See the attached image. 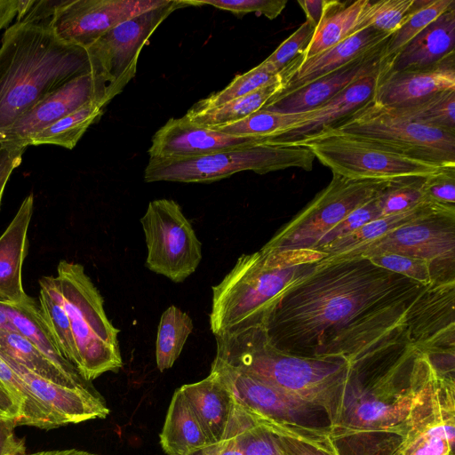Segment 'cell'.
I'll list each match as a JSON object with an SVG mask.
<instances>
[{
	"mask_svg": "<svg viewBox=\"0 0 455 455\" xmlns=\"http://www.w3.org/2000/svg\"><path fill=\"white\" fill-rule=\"evenodd\" d=\"M379 195L352 212L338 225L329 230L319 239L316 244L313 247V250L318 251L326 244L353 233L367 222L382 217L378 200Z\"/></svg>",
	"mask_w": 455,
	"mask_h": 455,
	"instance_id": "48",
	"label": "cell"
},
{
	"mask_svg": "<svg viewBox=\"0 0 455 455\" xmlns=\"http://www.w3.org/2000/svg\"><path fill=\"white\" fill-rule=\"evenodd\" d=\"M390 181L352 180L332 173L329 185L264 246L281 250L313 249L323 235L378 196Z\"/></svg>",
	"mask_w": 455,
	"mask_h": 455,
	"instance_id": "12",
	"label": "cell"
},
{
	"mask_svg": "<svg viewBox=\"0 0 455 455\" xmlns=\"http://www.w3.org/2000/svg\"><path fill=\"white\" fill-rule=\"evenodd\" d=\"M24 455H99L77 449L43 451Z\"/></svg>",
	"mask_w": 455,
	"mask_h": 455,
	"instance_id": "55",
	"label": "cell"
},
{
	"mask_svg": "<svg viewBox=\"0 0 455 455\" xmlns=\"http://www.w3.org/2000/svg\"><path fill=\"white\" fill-rule=\"evenodd\" d=\"M387 108L416 123L455 133V90L441 92L407 106Z\"/></svg>",
	"mask_w": 455,
	"mask_h": 455,
	"instance_id": "38",
	"label": "cell"
},
{
	"mask_svg": "<svg viewBox=\"0 0 455 455\" xmlns=\"http://www.w3.org/2000/svg\"><path fill=\"white\" fill-rule=\"evenodd\" d=\"M380 253L426 260L438 283L455 282V212H436L413 220L331 259Z\"/></svg>",
	"mask_w": 455,
	"mask_h": 455,
	"instance_id": "14",
	"label": "cell"
},
{
	"mask_svg": "<svg viewBox=\"0 0 455 455\" xmlns=\"http://www.w3.org/2000/svg\"><path fill=\"white\" fill-rule=\"evenodd\" d=\"M315 30V27L306 20L263 62L275 74H280L298 57L304 55Z\"/></svg>",
	"mask_w": 455,
	"mask_h": 455,
	"instance_id": "45",
	"label": "cell"
},
{
	"mask_svg": "<svg viewBox=\"0 0 455 455\" xmlns=\"http://www.w3.org/2000/svg\"><path fill=\"white\" fill-rule=\"evenodd\" d=\"M367 258L382 268L424 285L438 283L432 266L426 260L394 253H380Z\"/></svg>",
	"mask_w": 455,
	"mask_h": 455,
	"instance_id": "44",
	"label": "cell"
},
{
	"mask_svg": "<svg viewBox=\"0 0 455 455\" xmlns=\"http://www.w3.org/2000/svg\"><path fill=\"white\" fill-rule=\"evenodd\" d=\"M91 101L96 102L92 72L67 82L36 104L0 134V142H12L26 148L36 133Z\"/></svg>",
	"mask_w": 455,
	"mask_h": 455,
	"instance_id": "21",
	"label": "cell"
},
{
	"mask_svg": "<svg viewBox=\"0 0 455 455\" xmlns=\"http://www.w3.org/2000/svg\"><path fill=\"white\" fill-rule=\"evenodd\" d=\"M22 417V407L7 387L0 381V422H18Z\"/></svg>",
	"mask_w": 455,
	"mask_h": 455,
	"instance_id": "51",
	"label": "cell"
},
{
	"mask_svg": "<svg viewBox=\"0 0 455 455\" xmlns=\"http://www.w3.org/2000/svg\"><path fill=\"white\" fill-rule=\"evenodd\" d=\"M392 35L379 32L372 28H365L355 32L331 48L303 60L298 68L284 82L283 91L271 100L289 94L340 68L379 46Z\"/></svg>",
	"mask_w": 455,
	"mask_h": 455,
	"instance_id": "24",
	"label": "cell"
},
{
	"mask_svg": "<svg viewBox=\"0 0 455 455\" xmlns=\"http://www.w3.org/2000/svg\"><path fill=\"white\" fill-rule=\"evenodd\" d=\"M332 173L352 180L427 177L445 167L410 158L371 141L325 132L302 142Z\"/></svg>",
	"mask_w": 455,
	"mask_h": 455,
	"instance_id": "11",
	"label": "cell"
},
{
	"mask_svg": "<svg viewBox=\"0 0 455 455\" xmlns=\"http://www.w3.org/2000/svg\"><path fill=\"white\" fill-rule=\"evenodd\" d=\"M0 353L55 384L72 388H93L84 378H75L60 370L18 331L0 329Z\"/></svg>",
	"mask_w": 455,
	"mask_h": 455,
	"instance_id": "32",
	"label": "cell"
},
{
	"mask_svg": "<svg viewBox=\"0 0 455 455\" xmlns=\"http://www.w3.org/2000/svg\"><path fill=\"white\" fill-rule=\"evenodd\" d=\"M425 179L409 177L390 181L378 196L381 216L403 212L429 202L423 192Z\"/></svg>",
	"mask_w": 455,
	"mask_h": 455,
	"instance_id": "43",
	"label": "cell"
},
{
	"mask_svg": "<svg viewBox=\"0 0 455 455\" xmlns=\"http://www.w3.org/2000/svg\"><path fill=\"white\" fill-rule=\"evenodd\" d=\"M56 278L75 341V367L90 382L108 371H118L123 366L119 330L108 318L103 298L84 267L60 260Z\"/></svg>",
	"mask_w": 455,
	"mask_h": 455,
	"instance_id": "6",
	"label": "cell"
},
{
	"mask_svg": "<svg viewBox=\"0 0 455 455\" xmlns=\"http://www.w3.org/2000/svg\"><path fill=\"white\" fill-rule=\"evenodd\" d=\"M415 0H366L355 31L372 28L392 35L405 22Z\"/></svg>",
	"mask_w": 455,
	"mask_h": 455,
	"instance_id": "42",
	"label": "cell"
},
{
	"mask_svg": "<svg viewBox=\"0 0 455 455\" xmlns=\"http://www.w3.org/2000/svg\"><path fill=\"white\" fill-rule=\"evenodd\" d=\"M429 368L408 339L351 362L330 431L339 455H397Z\"/></svg>",
	"mask_w": 455,
	"mask_h": 455,
	"instance_id": "2",
	"label": "cell"
},
{
	"mask_svg": "<svg viewBox=\"0 0 455 455\" xmlns=\"http://www.w3.org/2000/svg\"><path fill=\"white\" fill-rule=\"evenodd\" d=\"M16 426L10 422H0V455H24L22 440L14 433Z\"/></svg>",
	"mask_w": 455,
	"mask_h": 455,
	"instance_id": "52",
	"label": "cell"
},
{
	"mask_svg": "<svg viewBox=\"0 0 455 455\" xmlns=\"http://www.w3.org/2000/svg\"><path fill=\"white\" fill-rule=\"evenodd\" d=\"M315 109L303 113L290 114L262 108L237 122L211 128L240 137L267 139L303 122L314 115Z\"/></svg>",
	"mask_w": 455,
	"mask_h": 455,
	"instance_id": "37",
	"label": "cell"
},
{
	"mask_svg": "<svg viewBox=\"0 0 455 455\" xmlns=\"http://www.w3.org/2000/svg\"><path fill=\"white\" fill-rule=\"evenodd\" d=\"M92 72L87 50L51 28L16 22L0 46V134L67 82Z\"/></svg>",
	"mask_w": 455,
	"mask_h": 455,
	"instance_id": "3",
	"label": "cell"
},
{
	"mask_svg": "<svg viewBox=\"0 0 455 455\" xmlns=\"http://www.w3.org/2000/svg\"><path fill=\"white\" fill-rule=\"evenodd\" d=\"M160 443L167 455H193L210 445L180 388L174 392L171 400Z\"/></svg>",
	"mask_w": 455,
	"mask_h": 455,
	"instance_id": "29",
	"label": "cell"
},
{
	"mask_svg": "<svg viewBox=\"0 0 455 455\" xmlns=\"http://www.w3.org/2000/svg\"><path fill=\"white\" fill-rule=\"evenodd\" d=\"M140 223L150 271L182 283L196 270L203 258L202 243L177 202H149Z\"/></svg>",
	"mask_w": 455,
	"mask_h": 455,
	"instance_id": "13",
	"label": "cell"
},
{
	"mask_svg": "<svg viewBox=\"0 0 455 455\" xmlns=\"http://www.w3.org/2000/svg\"><path fill=\"white\" fill-rule=\"evenodd\" d=\"M455 379L443 378L430 364L411 407L397 455H454Z\"/></svg>",
	"mask_w": 455,
	"mask_h": 455,
	"instance_id": "15",
	"label": "cell"
},
{
	"mask_svg": "<svg viewBox=\"0 0 455 455\" xmlns=\"http://www.w3.org/2000/svg\"><path fill=\"white\" fill-rule=\"evenodd\" d=\"M10 143L11 147L0 161V207L7 181L14 169L21 164L22 154L25 150L23 147Z\"/></svg>",
	"mask_w": 455,
	"mask_h": 455,
	"instance_id": "50",
	"label": "cell"
},
{
	"mask_svg": "<svg viewBox=\"0 0 455 455\" xmlns=\"http://www.w3.org/2000/svg\"><path fill=\"white\" fill-rule=\"evenodd\" d=\"M215 339L214 359L325 408L332 420L347 378L349 362L281 352L267 343L261 328L233 331Z\"/></svg>",
	"mask_w": 455,
	"mask_h": 455,
	"instance_id": "5",
	"label": "cell"
},
{
	"mask_svg": "<svg viewBox=\"0 0 455 455\" xmlns=\"http://www.w3.org/2000/svg\"><path fill=\"white\" fill-rule=\"evenodd\" d=\"M405 328L410 343L426 355L455 351V282L428 285L411 306Z\"/></svg>",
	"mask_w": 455,
	"mask_h": 455,
	"instance_id": "17",
	"label": "cell"
},
{
	"mask_svg": "<svg viewBox=\"0 0 455 455\" xmlns=\"http://www.w3.org/2000/svg\"><path fill=\"white\" fill-rule=\"evenodd\" d=\"M283 89L281 79L219 107L197 112L188 110L185 116L208 127L232 124L262 109Z\"/></svg>",
	"mask_w": 455,
	"mask_h": 455,
	"instance_id": "34",
	"label": "cell"
},
{
	"mask_svg": "<svg viewBox=\"0 0 455 455\" xmlns=\"http://www.w3.org/2000/svg\"><path fill=\"white\" fill-rule=\"evenodd\" d=\"M273 432L280 455H339L330 435L308 436Z\"/></svg>",
	"mask_w": 455,
	"mask_h": 455,
	"instance_id": "47",
	"label": "cell"
},
{
	"mask_svg": "<svg viewBox=\"0 0 455 455\" xmlns=\"http://www.w3.org/2000/svg\"><path fill=\"white\" fill-rule=\"evenodd\" d=\"M167 0H62L49 28L62 42L84 49L119 24Z\"/></svg>",
	"mask_w": 455,
	"mask_h": 455,
	"instance_id": "16",
	"label": "cell"
},
{
	"mask_svg": "<svg viewBox=\"0 0 455 455\" xmlns=\"http://www.w3.org/2000/svg\"><path fill=\"white\" fill-rule=\"evenodd\" d=\"M0 329L16 331L11 320L9 319V317L5 315V313L1 308H0Z\"/></svg>",
	"mask_w": 455,
	"mask_h": 455,
	"instance_id": "56",
	"label": "cell"
},
{
	"mask_svg": "<svg viewBox=\"0 0 455 455\" xmlns=\"http://www.w3.org/2000/svg\"><path fill=\"white\" fill-rule=\"evenodd\" d=\"M423 192L427 201L455 208V166L445 167L426 177Z\"/></svg>",
	"mask_w": 455,
	"mask_h": 455,
	"instance_id": "49",
	"label": "cell"
},
{
	"mask_svg": "<svg viewBox=\"0 0 455 455\" xmlns=\"http://www.w3.org/2000/svg\"><path fill=\"white\" fill-rule=\"evenodd\" d=\"M180 388L196 416L210 445L219 443L234 408V400L227 387L215 372L211 371L204 379L183 385Z\"/></svg>",
	"mask_w": 455,
	"mask_h": 455,
	"instance_id": "27",
	"label": "cell"
},
{
	"mask_svg": "<svg viewBox=\"0 0 455 455\" xmlns=\"http://www.w3.org/2000/svg\"><path fill=\"white\" fill-rule=\"evenodd\" d=\"M315 156L304 146H279L259 142L192 157L149 158L146 182L209 183L251 171L258 174L289 168L311 171Z\"/></svg>",
	"mask_w": 455,
	"mask_h": 455,
	"instance_id": "7",
	"label": "cell"
},
{
	"mask_svg": "<svg viewBox=\"0 0 455 455\" xmlns=\"http://www.w3.org/2000/svg\"><path fill=\"white\" fill-rule=\"evenodd\" d=\"M39 306L43 317L65 359L74 366L76 350L69 318L56 276L46 275L39 280Z\"/></svg>",
	"mask_w": 455,
	"mask_h": 455,
	"instance_id": "33",
	"label": "cell"
},
{
	"mask_svg": "<svg viewBox=\"0 0 455 455\" xmlns=\"http://www.w3.org/2000/svg\"><path fill=\"white\" fill-rule=\"evenodd\" d=\"M193 329L191 317L178 307L170 306L163 312L156 341V366L160 371L172 367Z\"/></svg>",
	"mask_w": 455,
	"mask_h": 455,
	"instance_id": "35",
	"label": "cell"
},
{
	"mask_svg": "<svg viewBox=\"0 0 455 455\" xmlns=\"http://www.w3.org/2000/svg\"><path fill=\"white\" fill-rule=\"evenodd\" d=\"M34 212V196L22 201L14 217L0 235V299L12 303L28 295L22 284V266L28 254L29 223Z\"/></svg>",
	"mask_w": 455,
	"mask_h": 455,
	"instance_id": "25",
	"label": "cell"
},
{
	"mask_svg": "<svg viewBox=\"0 0 455 455\" xmlns=\"http://www.w3.org/2000/svg\"><path fill=\"white\" fill-rule=\"evenodd\" d=\"M182 7H186L182 0H167L164 4L115 27L86 49L100 107L103 108L135 76L144 45L162 22Z\"/></svg>",
	"mask_w": 455,
	"mask_h": 455,
	"instance_id": "10",
	"label": "cell"
},
{
	"mask_svg": "<svg viewBox=\"0 0 455 455\" xmlns=\"http://www.w3.org/2000/svg\"><path fill=\"white\" fill-rule=\"evenodd\" d=\"M455 6L411 39L394 58L390 71L422 68L455 53Z\"/></svg>",
	"mask_w": 455,
	"mask_h": 455,
	"instance_id": "26",
	"label": "cell"
},
{
	"mask_svg": "<svg viewBox=\"0 0 455 455\" xmlns=\"http://www.w3.org/2000/svg\"><path fill=\"white\" fill-rule=\"evenodd\" d=\"M240 137L197 124L185 116L170 118L152 138L149 158L192 157L264 141Z\"/></svg>",
	"mask_w": 455,
	"mask_h": 455,
	"instance_id": "20",
	"label": "cell"
},
{
	"mask_svg": "<svg viewBox=\"0 0 455 455\" xmlns=\"http://www.w3.org/2000/svg\"><path fill=\"white\" fill-rule=\"evenodd\" d=\"M0 355L46 408L58 427L104 419L108 415L109 409L94 388H72L55 384L36 374L7 355L2 353Z\"/></svg>",
	"mask_w": 455,
	"mask_h": 455,
	"instance_id": "19",
	"label": "cell"
},
{
	"mask_svg": "<svg viewBox=\"0 0 455 455\" xmlns=\"http://www.w3.org/2000/svg\"><path fill=\"white\" fill-rule=\"evenodd\" d=\"M391 68L362 78L315 109L303 122L264 142L279 146H299L334 126L375 98L379 83Z\"/></svg>",
	"mask_w": 455,
	"mask_h": 455,
	"instance_id": "22",
	"label": "cell"
},
{
	"mask_svg": "<svg viewBox=\"0 0 455 455\" xmlns=\"http://www.w3.org/2000/svg\"><path fill=\"white\" fill-rule=\"evenodd\" d=\"M102 115V108L91 101L36 133L27 146L57 145L73 149L89 126Z\"/></svg>",
	"mask_w": 455,
	"mask_h": 455,
	"instance_id": "36",
	"label": "cell"
},
{
	"mask_svg": "<svg viewBox=\"0 0 455 455\" xmlns=\"http://www.w3.org/2000/svg\"><path fill=\"white\" fill-rule=\"evenodd\" d=\"M427 286L365 257L324 258L280 296L261 329L281 352L351 363L407 339L406 315Z\"/></svg>",
	"mask_w": 455,
	"mask_h": 455,
	"instance_id": "1",
	"label": "cell"
},
{
	"mask_svg": "<svg viewBox=\"0 0 455 455\" xmlns=\"http://www.w3.org/2000/svg\"><path fill=\"white\" fill-rule=\"evenodd\" d=\"M388 40L340 68L289 94L271 100L263 109L293 114L311 111L321 107L353 83L384 68H391L394 58L387 53Z\"/></svg>",
	"mask_w": 455,
	"mask_h": 455,
	"instance_id": "18",
	"label": "cell"
},
{
	"mask_svg": "<svg viewBox=\"0 0 455 455\" xmlns=\"http://www.w3.org/2000/svg\"><path fill=\"white\" fill-rule=\"evenodd\" d=\"M0 308L9 317L16 331L30 341L55 366L72 377L83 378L76 368L60 354L43 317L40 306L32 297L28 296L19 303L0 299Z\"/></svg>",
	"mask_w": 455,
	"mask_h": 455,
	"instance_id": "28",
	"label": "cell"
},
{
	"mask_svg": "<svg viewBox=\"0 0 455 455\" xmlns=\"http://www.w3.org/2000/svg\"><path fill=\"white\" fill-rule=\"evenodd\" d=\"M442 212H455V208L426 202L406 212L382 216L371 220L353 233L326 244L318 251L323 253L325 259L335 258L358 245L375 240L396 228Z\"/></svg>",
	"mask_w": 455,
	"mask_h": 455,
	"instance_id": "31",
	"label": "cell"
},
{
	"mask_svg": "<svg viewBox=\"0 0 455 455\" xmlns=\"http://www.w3.org/2000/svg\"><path fill=\"white\" fill-rule=\"evenodd\" d=\"M11 147L10 142H0V161Z\"/></svg>",
	"mask_w": 455,
	"mask_h": 455,
	"instance_id": "57",
	"label": "cell"
},
{
	"mask_svg": "<svg viewBox=\"0 0 455 455\" xmlns=\"http://www.w3.org/2000/svg\"><path fill=\"white\" fill-rule=\"evenodd\" d=\"M17 15V0H0V30Z\"/></svg>",
	"mask_w": 455,
	"mask_h": 455,
	"instance_id": "54",
	"label": "cell"
},
{
	"mask_svg": "<svg viewBox=\"0 0 455 455\" xmlns=\"http://www.w3.org/2000/svg\"><path fill=\"white\" fill-rule=\"evenodd\" d=\"M325 132L360 138L427 163L455 166L454 132L409 120L374 99Z\"/></svg>",
	"mask_w": 455,
	"mask_h": 455,
	"instance_id": "8",
	"label": "cell"
},
{
	"mask_svg": "<svg viewBox=\"0 0 455 455\" xmlns=\"http://www.w3.org/2000/svg\"><path fill=\"white\" fill-rule=\"evenodd\" d=\"M211 371L219 376L236 404L272 431L308 436L330 435L331 420L325 408L216 359Z\"/></svg>",
	"mask_w": 455,
	"mask_h": 455,
	"instance_id": "9",
	"label": "cell"
},
{
	"mask_svg": "<svg viewBox=\"0 0 455 455\" xmlns=\"http://www.w3.org/2000/svg\"><path fill=\"white\" fill-rule=\"evenodd\" d=\"M366 0H325L323 15L304 52V60L317 55L354 34Z\"/></svg>",
	"mask_w": 455,
	"mask_h": 455,
	"instance_id": "30",
	"label": "cell"
},
{
	"mask_svg": "<svg viewBox=\"0 0 455 455\" xmlns=\"http://www.w3.org/2000/svg\"><path fill=\"white\" fill-rule=\"evenodd\" d=\"M281 79L279 74H275L262 61L249 71L236 76L221 91L200 100L188 110L197 112L219 107Z\"/></svg>",
	"mask_w": 455,
	"mask_h": 455,
	"instance_id": "40",
	"label": "cell"
},
{
	"mask_svg": "<svg viewBox=\"0 0 455 455\" xmlns=\"http://www.w3.org/2000/svg\"><path fill=\"white\" fill-rule=\"evenodd\" d=\"M187 7L211 5L218 9L231 12L236 16L254 12L274 20L281 14L287 4L286 0H182Z\"/></svg>",
	"mask_w": 455,
	"mask_h": 455,
	"instance_id": "46",
	"label": "cell"
},
{
	"mask_svg": "<svg viewBox=\"0 0 455 455\" xmlns=\"http://www.w3.org/2000/svg\"><path fill=\"white\" fill-rule=\"evenodd\" d=\"M298 4L306 14V20L316 28L323 15L325 0H299Z\"/></svg>",
	"mask_w": 455,
	"mask_h": 455,
	"instance_id": "53",
	"label": "cell"
},
{
	"mask_svg": "<svg viewBox=\"0 0 455 455\" xmlns=\"http://www.w3.org/2000/svg\"><path fill=\"white\" fill-rule=\"evenodd\" d=\"M0 381L22 407V417L17 426H30L43 429L58 427L46 408L36 398L27 384L0 355Z\"/></svg>",
	"mask_w": 455,
	"mask_h": 455,
	"instance_id": "39",
	"label": "cell"
},
{
	"mask_svg": "<svg viewBox=\"0 0 455 455\" xmlns=\"http://www.w3.org/2000/svg\"><path fill=\"white\" fill-rule=\"evenodd\" d=\"M324 258L313 249L266 246L242 254L224 278L212 287V332L219 336L263 327L280 296Z\"/></svg>",
	"mask_w": 455,
	"mask_h": 455,
	"instance_id": "4",
	"label": "cell"
},
{
	"mask_svg": "<svg viewBox=\"0 0 455 455\" xmlns=\"http://www.w3.org/2000/svg\"><path fill=\"white\" fill-rule=\"evenodd\" d=\"M449 90H455V53L429 67L389 70L379 83L374 100L395 108Z\"/></svg>",
	"mask_w": 455,
	"mask_h": 455,
	"instance_id": "23",
	"label": "cell"
},
{
	"mask_svg": "<svg viewBox=\"0 0 455 455\" xmlns=\"http://www.w3.org/2000/svg\"><path fill=\"white\" fill-rule=\"evenodd\" d=\"M454 6V0H415L405 22L390 36L387 46V55L395 58L419 33Z\"/></svg>",
	"mask_w": 455,
	"mask_h": 455,
	"instance_id": "41",
	"label": "cell"
}]
</instances>
